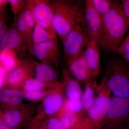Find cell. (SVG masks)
<instances>
[{
    "instance_id": "obj_1",
    "label": "cell",
    "mask_w": 129,
    "mask_h": 129,
    "mask_svg": "<svg viewBox=\"0 0 129 129\" xmlns=\"http://www.w3.org/2000/svg\"><path fill=\"white\" fill-rule=\"evenodd\" d=\"M128 28L120 2L113 1L112 8L102 20L98 44L105 52H117Z\"/></svg>"
},
{
    "instance_id": "obj_25",
    "label": "cell",
    "mask_w": 129,
    "mask_h": 129,
    "mask_svg": "<svg viewBox=\"0 0 129 129\" xmlns=\"http://www.w3.org/2000/svg\"><path fill=\"white\" fill-rule=\"evenodd\" d=\"M11 11L14 14V21L24 8L26 1L23 0H8Z\"/></svg>"
},
{
    "instance_id": "obj_18",
    "label": "cell",
    "mask_w": 129,
    "mask_h": 129,
    "mask_svg": "<svg viewBox=\"0 0 129 129\" xmlns=\"http://www.w3.org/2000/svg\"><path fill=\"white\" fill-rule=\"evenodd\" d=\"M21 61L12 52H1V67L7 73L12 71Z\"/></svg>"
},
{
    "instance_id": "obj_8",
    "label": "cell",
    "mask_w": 129,
    "mask_h": 129,
    "mask_svg": "<svg viewBox=\"0 0 129 129\" xmlns=\"http://www.w3.org/2000/svg\"><path fill=\"white\" fill-rule=\"evenodd\" d=\"M16 20L14 21L15 27L22 38L27 46L28 51L32 55L33 44L32 36L36 20L31 8L27 3Z\"/></svg>"
},
{
    "instance_id": "obj_26",
    "label": "cell",
    "mask_w": 129,
    "mask_h": 129,
    "mask_svg": "<svg viewBox=\"0 0 129 129\" xmlns=\"http://www.w3.org/2000/svg\"><path fill=\"white\" fill-rule=\"evenodd\" d=\"M44 84L40 82L37 79L28 78L25 81L24 88L27 92L39 90L43 88Z\"/></svg>"
},
{
    "instance_id": "obj_19",
    "label": "cell",
    "mask_w": 129,
    "mask_h": 129,
    "mask_svg": "<svg viewBox=\"0 0 129 129\" xmlns=\"http://www.w3.org/2000/svg\"><path fill=\"white\" fill-rule=\"evenodd\" d=\"M23 95L21 91L16 89H5L1 91L0 100L4 103L17 105L22 101Z\"/></svg>"
},
{
    "instance_id": "obj_11",
    "label": "cell",
    "mask_w": 129,
    "mask_h": 129,
    "mask_svg": "<svg viewBox=\"0 0 129 129\" xmlns=\"http://www.w3.org/2000/svg\"><path fill=\"white\" fill-rule=\"evenodd\" d=\"M99 44L91 37L83 52L84 56L94 80H96L101 71V55Z\"/></svg>"
},
{
    "instance_id": "obj_22",
    "label": "cell",
    "mask_w": 129,
    "mask_h": 129,
    "mask_svg": "<svg viewBox=\"0 0 129 129\" xmlns=\"http://www.w3.org/2000/svg\"><path fill=\"white\" fill-rule=\"evenodd\" d=\"M92 5L102 19L112 8L113 1L91 0Z\"/></svg>"
},
{
    "instance_id": "obj_20",
    "label": "cell",
    "mask_w": 129,
    "mask_h": 129,
    "mask_svg": "<svg viewBox=\"0 0 129 129\" xmlns=\"http://www.w3.org/2000/svg\"><path fill=\"white\" fill-rule=\"evenodd\" d=\"M27 68L22 65L16 66L7 76V82L11 85L18 84L26 78L27 76Z\"/></svg>"
},
{
    "instance_id": "obj_31",
    "label": "cell",
    "mask_w": 129,
    "mask_h": 129,
    "mask_svg": "<svg viewBox=\"0 0 129 129\" xmlns=\"http://www.w3.org/2000/svg\"><path fill=\"white\" fill-rule=\"evenodd\" d=\"M47 127L48 129H66L61 120L55 118L50 119Z\"/></svg>"
},
{
    "instance_id": "obj_23",
    "label": "cell",
    "mask_w": 129,
    "mask_h": 129,
    "mask_svg": "<svg viewBox=\"0 0 129 129\" xmlns=\"http://www.w3.org/2000/svg\"><path fill=\"white\" fill-rule=\"evenodd\" d=\"M21 119V113L17 111H9L4 116L5 123L11 127L17 126L20 123Z\"/></svg>"
},
{
    "instance_id": "obj_24",
    "label": "cell",
    "mask_w": 129,
    "mask_h": 129,
    "mask_svg": "<svg viewBox=\"0 0 129 129\" xmlns=\"http://www.w3.org/2000/svg\"><path fill=\"white\" fill-rule=\"evenodd\" d=\"M116 53L129 64V34L118 47Z\"/></svg>"
},
{
    "instance_id": "obj_34",
    "label": "cell",
    "mask_w": 129,
    "mask_h": 129,
    "mask_svg": "<svg viewBox=\"0 0 129 129\" xmlns=\"http://www.w3.org/2000/svg\"><path fill=\"white\" fill-rule=\"evenodd\" d=\"M8 3H9L8 0H1L0 1V12L6 11Z\"/></svg>"
},
{
    "instance_id": "obj_33",
    "label": "cell",
    "mask_w": 129,
    "mask_h": 129,
    "mask_svg": "<svg viewBox=\"0 0 129 129\" xmlns=\"http://www.w3.org/2000/svg\"><path fill=\"white\" fill-rule=\"evenodd\" d=\"M1 80H0V85H1V88L2 87L4 84V82L6 78L7 73L5 70H4L1 67Z\"/></svg>"
},
{
    "instance_id": "obj_4",
    "label": "cell",
    "mask_w": 129,
    "mask_h": 129,
    "mask_svg": "<svg viewBox=\"0 0 129 129\" xmlns=\"http://www.w3.org/2000/svg\"><path fill=\"white\" fill-rule=\"evenodd\" d=\"M96 95L91 107L86 113L84 123L85 129H101L110 106L112 93L105 81L100 84L95 81Z\"/></svg>"
},
{
    "instance_id": "obj_5",
    "label": "cell",
    "mask_w": 129,
    "mask_h": 129,
    "mask_svg": "<svg viewBox=\"0 0 129 129\" xmlns=\"http://www.w3.org/2000/svg\"><path fill=\"white\" fill-rule=\"evenodd\" d=\"M129 99L112 96L101 129H129Z\"/></svg>"
},
{
    "instance_id": "obj_15",
    "label": "cell",
    "mask_w": 129,
    "mask_h": 129,
    "mask_svg": "<svg viewBox=\"0 0 129 129\" xmlns=\"http://www.w3.org/2000/svg\"><path fill=\"white\" fill-rule=\"evenodd\" d=\"M64 76L65 82V92L68 98L80 100L83 94L79 81L70 76L69 73L64 70Z\"/></svg>"
},
{
    "instance_id": "obj_3",
    "label": "cell",
    "mask_w": 129,
    "mask_h": 129,
    "mask_svg": "<svg viewBox=\"0 0 129 129\" xmlns=\"http://www.w3.org/2000/svg\"><path fill=\"white\" fill-rule=\"evenodd\" d=\"M102 79L113 96L129 99V64L122 57L109 61Z\"/></svg>"
},
{
    "instance_id": "obj_7",
    "label": "cell",
    "mask_w": 129,
    "mask_h": 129,
    "mask_svg": "<svg viewBox=\"0 0 129 129\" xmlns=\"http://www.w3.org/2000/svg\"><path fill=\"white\" fill-rule=\"evenodd\" d=\"M37 23L48 32L54 39L57 35L53 25V7L51 1L48 0H27Z\"/></svg>"
},
{
    "instance_id": "obj_16",
    "label": "cell",
    "mask_w": 129,
    "mask_h": 129,
    "mask_svg": "<svg viewBox=\"0 0 129 129\" xmlns=\"http://www.w3.org/2000/svg\"><path fill=\"white\" fill-rule=\"evenodd\" d=\"M96 80H93L86 84L84 89L83 91L81 101L86 113L91 107L94 101L96 95L95 85Z\"/></svg>"
},
{
    "instance_id": "obj_29",
    "label": "cell",
    "mask_w": 129,
    "mask_h": 129,
    "mask_svg": "<svg viewBox=\"0 0 129 129\" xmlns=\"http://www.w3.org/2000/svg\"><path fill=\"white\" fill-rule=\"evenodd\" d=\"M7 19L6 11L0 12V39L9 29L7 27Z\"/></svg>"
},
{
    "instance_id": "obj_13",
    "label": "cell",
    "mask_w": 129,
    "mask_h": 129,
    "mask_svg": "<svg viewBox=\"0 0 129 129\" xmlns=\"http://www.w3.org/2000/svg\"><path fill=\"white\" fill-rule=\"evenodd\" d=\"M84 11L86 23L89 35L90 37L95 38L98 43L102 19L92 5L91 0L85 1Z\"/></svg>"
},
{
    "instance_id": "obj_17",
    "label": "cell",
    "mask_w": 129,
    "mask_h": 129,
    "mask_svg": "<svg viewBox=\"0 0 129 129\" xmlns=\"http://www.w3.org/2000/svg\"><path fill=\"white\" fill-rule=\"evenodd\" d=\"M62 102V96L58 93H53L48 95L43 102L46 113L49 115L55 113L60 108Z\"/></svg>"
},
{
    "instance_id": "obj_21",
    "label": "cell",
    "mask_w": 129,
    "mask_h": 129,
    "mask_svg": "<svg viewBox=\"0 0 129 129\" xmlns=\"http://www.w3.org/2000/svg\"><path fill=\"white\" fill-rule=\"evenodd\" d=\"M53 39H55L52 37L48 32L36 21V24L32 36L33 45L44 43Z\"/></svg>"
},
{
    "instance_id": "obj_27",
    "label": "cell",
    "mask_w": 129,
    "mask_h": 129,
    "mask_svg": "<svg viewBox=\"0 0 129 129\" xmlns=\"http://www.w3.org/2000/svg\"><path fill=\"white\" fill-rule=\"evenodd\" d=\"M67 106L69 111L74 113L83 111L85 112L81 101L79 99L68 98L67 101Z\"/></svg>"
},
{
    "instance_id": "obj_2",
    "label": "cell",
    "mask_w": 129,
    "mask_h": 129,
    "mask_svg": "<svg viewBox=\"0 0 129 129\" xmlns=\"http://www.w3.org/2000/svg\"><path fill=\"white\" fill-rule=\"evenodd\" d=\"M53 7V25L62 43L76 25L85 22L84 5L80 1H51Z\"/></svg>"
},
{
    "instance_id": "obj_12",
    "label": "cell",
    "mask_w": 129,
    "mask_h": 129,
    "mask_svg": "<svg viewBox=\"0 0 129 129\" xmlns=\"http://www.w3.org/2000/svg\"><path fill=\"white\" fill-rule=\"evenodd\" d=\"M70 73L78 81L85 84L94 80L86 62L84 53L77 57L67 60Z\"/></svg>"
},
{
    "instance_id": "obj_28",
    "label": "cell",
    "mask_w": 129,
    "mask_h": 129,
    "mask_svg": "<svg viewBox=\"0 0 129 129\" xmlns=\"http://www.w3.org/2000/svg\"><path fill=\"white\" fill-rule=\"evenodd\" d=\"M76 120V116L74 113L69 111L64 113L62 117L61 121L66 129H69L73 125Z\"/></svg>"
},
{
    "instance_id": "obj_14",
    "label": "cell",
    "mask_w": 129,
    "mask_h": 129,
    "mask_svg": "<svg viewBox=\"0 0 129 129\" xmlns=\"http://www.w3.org/2000/svg\"><path fill=\"white\" fill-rule=\"evenodd\" d=\"M36 79L41 83H50L55 81L57 75L55 70L49 64L39 63H36L34 69Z\"/></svg>"
},
{
    "instance_id": "obj_30",
    "label": "cell",
    "mask_w": 129,
    "mask_h": 129,
    "mask_svg": "<svg viewBox=\"0 0 129 129\" xmlns=\"http://www.w3.org/2000/svg\"><path fill=\"white\" fill-rule=\"evenodd\" d=\"M119 2L122 13L129 29V0H121Z\"/></svg>"
},
{
    "instance_id": "obj_35",
    "label": "cell",
    "mask_w": 129,
    "mask_h": 129,
    "mask_svg": "<svg viewBox=\"0 0 129 129\" xmlns=\"http://www.w3.org/2000/svg\"><path fill=\"white\" fill-rule=\"evenodd\" d=\"M0 129H13L11 127L2 121L0 123Z\"/></svg>"
},
{
    "instance_id": "obj_9",
    "label": "cell",
    "mask_w": 129,
    "mask_h": 129,
    "mask_svg": "<svg viewBox=\"0 0 129 129\" xmlns=\"http://www.w3.org/2000/svg\"><path fill=\"white\" fill-rule=\"evenodd\" d=\"M27 46L21 35L13 24L9 28L2 38L0 39L1 52L11 51L21 60L26 58Z\"/></svg>"
},
{
    "instance_id": "obj_32",
    "label": "cell",
    "mask_w": 129,
    "mask_h": 129,
    "mask_svg": "<svg viewBox=\"0 0 129 129\" xmlns=\"http://www.w3.org/2000/svg\"><path fill=\"white\" fill-rule=\"evenodd\" d=\"M45 93L43 90L36 91L32 92H27L25 94L26 99L30 101H34L42 98L44 96Z\"/></svg>"
},
{
    "instance_id": "obj_6",
    "label": "cell",
    "mask_w": 129,
    "mask_h": 129,
    "mask_svg": "<svg viewBox=\"0 0 129 129\" xmlns=\"http://www.w3.org/2000/svg\"><path fill=\"white\" fill-rule=\"evenodd\" d=\"M90 38L85 22L76 25L62 43L65 59H73L82 54Z\"/></svg>"
},
{
    "instance_id": "obj_10",
    "label": "cell",
    "mask_w": 129,
    "mask_h": 129,
    "mask_svg": "<svg viewBox=\"0 0 129 129\" xmlns=\"http://www.w3.org/2000/svg\"><path fill=\"white\" fill-rule=\"evenodd\" d=\"M32 56L49 64H57L59 60V51L57 39H53L41 44L33 45Z\"/></svg>"
}]
</instances>
